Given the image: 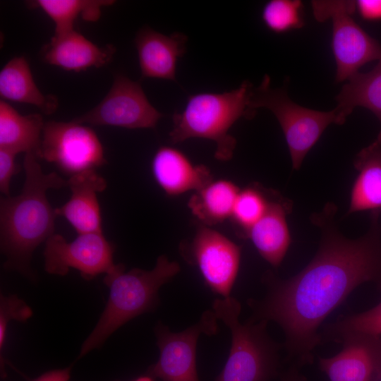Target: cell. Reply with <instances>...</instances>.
I'll return each mask as SVG.
<instances>
[{
    "mask_svg": "<svg viewBox=\"0 0 381 381\" xmlns=\"http://www.w3.org/2000/svg\"><path fill=\"white\" fill-rule=\"evenodd\" d=\"M336 211V206L328 203L311 217L322 235L311 261L286 279L267 272L262 281L265 296L248 300L249 318L276 322L284 334L288 359L299 368L313 363L314 350L320 345L321 324L356 288L368 282L381 287L379 214L373 213L365 235L349 239L335 224Z\"/></svg>",
    "mask_w": 381,
    "mask_h": 381,
    "instance_id": "cell-1",
    "label": "cell"
},
{
    "mask_svg": "<svg viewBox=\"0 0 381 381\" xmlns=\"http://www.w3.org/2000/svg\"><path fill=\"white\" fill-rule=\"evenodd\" d=\"M34 153L25 154V182L16 196L0 198V248L6 258L4 267L32 281L35 250L54 234L56 214L47 198L49 189L67 186L58 174H44Z\"/></svg>",
    "mask_w": 381,
    "mask_h": 381,
    "instance_id": "cell-2",
    "label": "cell"
},
{
    "mask_svg": "<svg viewBox=\"0 0 381 381\" xmlns=\"http://www.w3.org/2000/svg\"><path fill=\"white\" fill-rule=\"evenodd\" d=\"M181 270L179 264L162 255L150 270L133 268L125 272L123 264H116L105 274L109 288L107 302L95 328L82 344L78 358L99 349L119 327L133 318L157 308L159 289Z\"/></svg>",
    "mask_w": 381,
    "mask_h": 381,
    "instance_id": "cell-3",
    "label": "cell"
},
{
    "mask_svg": "<svg viewBox=\"0 0 381 381\" xmlns=\"http://www.w3.org/2000/svg\"><path fill=\"white\" fill-rule=\"evenodd\" d=\"M253 87L246 80L231 91L203 92L188 97L184 109L173 115V128L169 133L171 143L193 138L213 140L216 144L215 158L230 160L236 141L229 134V129L239 119H250L256 113L249 104Z\"/></svg>",
    "mask_w": 381,
    "mask_h": 381,
    "instance_id": "cell-4",
    "label": "cell"
},
{
    "mask_svg": "<svg viewBox=\"0 0 381 381\" xmlns=\"http://www.w3.org/2000/svg\"><path fill=\"white\" fill-rule=\"evenodd\" d=\"M212 310L230 329L231 345L226 364L215 381H271L279 375V351L284 347L272 339L268 322L239 320L241 306L231 296L216 299Z\"/></svg>",
    "mask_w": 381,
    "mask_h": 381,
    "instance_id": "cell-5",
    "label": "cell"
},
{
    "mask_svg": "<svg viewBox=\"0 0 381 381\" xmlns=\"http://www.w3.org/2000/svg\"><path fill=\"white\" fill-rule=\"evenodd\" d=\"M249 104L253 109L264 107L274 114L284 133L295 169H300L307 153L329 125L345 122L336 109L322 111L297 104L284 89L271 87L267 75L258 87H253Z\"/></svg>",
    "mask_w": 381,
    "mask_h": 381,
    "instance_id": "cell-6",
    "label": "cell"
},
{
    "mask_svg": "<svg viewBox=\"0 0 381 381\" xmlns=\"http://www.w3.org/2000/svg\"><path fill=\"white\" fill-rule=\"evenodd\" d=\"M315 18L332 23V47L337 66L336 81L348 80L365 64L381 57L379 42L353 19L355 1H312Z\"/></svg>",
    "mask_w": 381,
    "mask_h": 381,
    "instance_id": "cell-7",
    "label": "cell"
},
{
    "mask_svg": "<svg viewBox=\"0 0 381 381\" xmlns=\"http://www.w3.org/2000/svg\"><path fill=\"white\" fill-rule=\"evenodd\" d=\"M38 157L56 165L71 176L107 163L95 132L73 121L44 123Z\"/></svg>",
    "mask_w": 381,
    "mask_h": 381,
    "instance_id": "cell-8",
    "label": "cell"
},
{
    "mask_svg": "<svg viewBox=\"0 0 381 381\" xmlns=\"http://www.w3.org/2000/svg\"><path fill=\"white\" fill-rule=\"evenodd\" d=\"M183 259L195 266L205 284L223 298L230 296L241 258V248L220 232L201 226L188 242L180 245Z\"/></svg>",
    "mask_w": 381,
    "mask_h": 381,
    "instance_id": "cell-9",
    "label": "cell"
},
{
    "mask_svg": "<svg viewBox=\"0 0 381 381\" xmlns=\"http://www.w3.org/2000/svg\"><path fill=\"white\" fill-rule=\"evenodd\" d=\"M217 318L213 310H207L200 320L179 332H172L161 322L155 327L158 361L149 367L147 374L162 381H200L196 365V347L202 334L212 336L218 333Z\"/></svg>",
    "mask_w": 381,
    "mask_h": 381,
    "instance_id": "cell-10",
    "label": "cell"
},
{
    "mask_svg": "<svg viewBox=\"0 0 381 381\" xmlns=\"http://www.w3.org/2000/svg\"><path fill=\"white\" fill-rule=\"evenodd\" d=\"M114 249L102 233L79 234L71 242L54 234L45 241L44 270L50 274L65 276L73 268L85 280H91L114 268Z\"/></svg>",
    "mask_w": 381,
    "mask_h": 381,
    "instance_id": "cell-11",
    "label": "cell"
},
{
    "mask_svg": "<svg viewBox=\"0 0 381 381\" xmlns=\"http://www.w3.org/2000/svg\"><path fill=\"white\" fill-rule=\"evenodd\" d=\"M162 116L150 103L139 83L118 75L105 97L72 121L129 129L154 128Z\"/></svg>",
    "mask_w": 381,
    "mask_h": 381,
    "instance_id": "cell-12",
    "label": "cell"
},
{
    "mask_svg": "<svg viewBox=\"0 0 381 381\" xmlns=\"http://www.w3.org/2000/svg\"><path fill=\"white\" fill-rule=\"evenodd\" d=\"M339 344L337 354L318 358L319 368L329 381L381 380V334H353Z\"/></svg>",
    "mask_w": 381,
    "mask_h": 381,
    "instance_id": "cell-13",
    "label": "cell"
},
{
    "mask_svg": "<svg viewBox=\"0 0 381 381\" xmlns=\"http://www.w3.org/2000/svg\"><path fill=\"white\" fill-rule=\"evenodd\" d=\"M106 180L95 169L75 174L67 181L71 195L69 200L54 209L56 216L66 218L79 234L102 233L97 193L107 188Z\"/></svg>",
    "mask_w": 381,
    "mask_h": 381,
    "instance_id": "cell-14",
    "label": "cell"
},
{
    "mask_svg": "<svg viewBox=\"0 0 381 381\" xmlns=\"http://www.w3.org/2000/svg\"><path fill=\"white\" fill-rule=\"evenodd\" d=\"M292 210V202L273 190L267 209L250 229V239L260 256L272 267H279L291 243L286 216Z\"/></svg>",
    "mask_w": 381,
    "mask_h": 381,
    "instance_id": "cell-15",
    "label": "cell"
},
{
    "mask_svg": "<svg viewBox=\"0 0 381 381\" xmlns=\"http://www.w3.org/2000/svg\"><path fill=\"white\" fill-rule=\"evenodd\" d=\"M187 37L180 32L165 35L149 28L135 40L143 78L176 80L179 59L186 52Z\"/></svg>",
    "mask_w": 381,
    "mask_h": 381,
    "instance_id": "cell-16",
    "label": "cell"
},
{
    "mask_svg": "<svg viewBox=\"0 0 381 381\" xmlns=\"http://www.w3.org/2000/svg\"><path fill=\"white\" fill-rule=\"evenodd\" d=\"M152 171L157 183L170 196L195 192L213 180L206 166L193 164L181 151L169 146L160 147L156 151Z\"/></svg>",
    "mask_w": 381,
    "mask_h": 381,
    "instance_id": "cell-17",
    "label": "cell"
},
{
    "mask_svg": "<svg viewBox=\"0 0 381 381\" xmlns=\"http://www.w3.org/2000/svg\"><path fill=\"white\" fill-rule=\"evenodd\" d=\"M114 52L111 45L99 47L73 30L54 35L44 48L43 59L51 65L78 72L107 64Z\"/></svg>",
    "mask_w": 381,
    "mask_h": 381,
    "instance_id": "cell-18",
    "label": "cell"
},
{
    "mask_svg": "<svg viewBox=\"0 0 381 381\" xmlns=\"http://www.w3.org/2000/svg\"><path fill=\"white\" fill-rule=\"evenodd\" d=\"M358 176L353 184L347 214L370 210L381 212V144L374 141L356 156Z\"/></svg>",
    "mask_w": 381,
    "mask_h": 381,
    "instance_id": "cell-19",
    "label": "cell"
},
{
    "mask_svg": "<svg viewBox=\"0 0 381 381\" xmlns=\"http://www.w3.org/2000/svg\"><path fill=\"white\" fill-rule=\"evenodd\" d=\"M44 123L39 114L22 115L3 99L0 101V148L34 153L38 157Z\"/></svg>",
    "mask_w": 381,
    "mask_h": 381,
    "instance_id": "cell-20",
    "label": "cell"
},
{
    "mask_svg": "<svg viewBox=\"0 0 381 381\" xmlns=\"http://www.w3.org/2000/svg\"><path fill=\"white\" fill-rule=\"evenodd\" d=\"M0 95L5 99L34 105L46 114L54 113L58 106L54 96L44 95L40 90L23 56L12 59L1 70Z\"/></svg>",
    "mask_w": 381,
    "mask_h": 381,
    "instance_id": "cell-21",
    "label": "cell"
},
{
    "mask_svg": "<svg viewBox=\"0 0 381 381\" xmlns=\"http://www.w3.org/2000/svg\"><path fill=\"white\" fill-rule=\"evenodd\" d=\"M336 100L335 109L345 121L355 107H362L371 111L380 123V130L375 141L381 144V57L369 72H358L349 78Z\"/></svg>",
    "mask_w": 381,
    "mask_h": 381,
    "instance_id": "cell-22",
    "label": "cell"
},
{
    "mask_svg": "<svg viewBox=\"0 0 381 381\" xmlns=\"http://www.w3.org/2000/svg\"><path fill=\"white\" fill-rule=\"evenodd\" d=\"M239 191L238 187L231 181L212 180L195 192L188 206L203 225L219 224L231 218Z\"/></svg>",
    "mask_w": 381,
    "mask_h": 381,
    "instance_id": "cell-23",
    "label": "cell"
},
{
    "mask_svg": "<svg viewBox=\"0 0 381 381\" xmlns=\"http://www.w3.org/2000/svg\"><path fill=\"white\" fill-rule=\"evenodd\" d=\"M114 2L106 0H37L35 4L54 23V35H59L73 30L74 22L79 16L87 21L97 20L101 8Z\"/></svg>",
    "mask_w": 381,
    "mask_h": 381,
    "instance_id": "cell-24",
    "label": "cell"
},
{
    "mask_svg": "<svg viewBox=\"0 0 381 381\" xmlns=\"http://www.w3.org/2000/svg\"><path fill=\"white\" fill-rule=\"evenodd\" d=\"M273 190L258 183L240 189L231 217L240 237L245 238L250 229L265 214Z\"/></svg>",
    "mask_w": 381,
    "mask_h": 381,
    "instance_id": "cell-25",
    "label": "cell"
},
{
    "mask_svg": "<svg viewBox=\"0 0 381 381\" xmlns=\"http://www.w3.org/2000/svg\"><path fill=\"white\" fill-rule=\"evenodd\" d=\"M381 302L373 308L353 315L339 316L320 332V344L339 342L358 334L380 335Z\"/></svg>",
    "mask_w": 381,
    "mask_h": 381,
    "instance_id": "cell-26",
    "label": "cell"
},
{
    "mask_svg": "<svg viewBox=\"0 0 381 381\" xmlns=\"http://www.w3.org/2000/svg\"><path fill=\"white\" fill-rule=\"evenodd\" d=\"M262 18L275 33H284L304 25L303 4L299 0H271L264 6Z\"/></svg>",
    "mask_w": 381,
    "mask_h": 381,
    "instance_id": "cell-27",
    "label": "cell"
},
{
    "mask_svg": "<svg viewBox=\"0 0 381 381\" xmlns=\"http://www.w3.org/2000/svg\"><path fill=\"white\" fill-rule=\"evenodd\" d=\"M32 308L16 295L0 296V351L4 348L7 327L11 320L25 322L32 316Z\"/></svg>",
    "mask_w": 381,
    "mask_h": 381,
    "instance_id": "cell-28",
    "label": "cell"
},
{
    "mask_svg": "<svg viewBox=\"0 0 381 381\" xmlns=\"http://www.w3.org/2000/svg\"><path fill=\"white\" fill-rule=\"evenodd\" d=\"M16 153L0 148V191L4 196H11V180L20 171L16 163Z\"/></svg>",
    "mask_w": 381,
    "mask_h": 381,
    "instance_id": "cell-29",
    "label": "cell"
},
{
    "mask_svg": "<svg viewBox=\"0 0 381 381\" xmlns=\"http://www.w3.org/2000/svg\"><path fill=\"white\" fill-rule=\"evenodd\" d=\"M356 8L366 20H381V0H359L356 1Z\"/></svg>",
    "mask_w": 381,
    "mask_h": 381,
    "instance_id": "cell-30",
    "label": "cell"
},
{
    "mask_svg": "<svg viewBox=\"0 0 381 381\" xmlns=\"http://www.w3.org/2000/svg\"><path fill=\"white\" fill-rule=\"evenodd\" d=\"M71 367L62 369L49 370L34 379H28V381H69L71 377Z\"/></svg>",
    "mask_w": 381,
    "mask_h": 381,
    "instance_id": "cell-31",
    "label": "cell"
},
{
    "mask_svg": "<svg viewBox=\"0 0 381 381\" xmlns=\"http://www.w3.org/2000/svg\"><path fill=\"white\" fill-rule=\"evenodd\" d=\"M299 367L291 363L286 371L282 373L280 381H307L306 377L299 371Z\"/></svg>",
    "mask_w": 381,
    "mask_h": 381,
    "instance_id": "cell-32",
    "label": "cell"
},
{
    "mask_svg": "<svg viewBox=\"0 0 381 381\" xmlns=\"http://www.w3.org/2000/svg\"><path fill=\"white\" fill-rule=\"evenodd\" d=\"M132 381H154V380L152 376L147 374L146 375L138 377Z\"/></svg>",
    "mask_w": 381,
    "mask_h": 381,
    "instance_id": "cell-33",
    "label": "cell"
},
{
    "mask_svg": "<svg viewBox=\"0 0 381 381\" xmlns=\"http://www.w3.org/2000/svg\"><path fill=\"white\" fill-rule=\"evenodd\" d=\"M114 381H119V380H114Z\"/></svg>",
    "mask_w": 381,
    "mask_h": 381,
    "instance_id": "cell-34",
    "label": "cell"
},
{
    "mask_svg": "<svg viewBox=\"0 0 381 381\" xmlns=\"http://www.w3.org/2000/svg\"><path fill=\"white\" fill-rule=\"evenodd\" d=\"M380 334H381V332H380Z\"/></svg>",
    "mask_w": 381,
    "mask_h": 381,
    "instance_id": "cell-35",
    "label": "cell"
},
{
    "mask_svg": "<svg viewBox=\"0 0 381 381\" xmlns=\"http://www.w3.org/2000/svg\"><path fill=\"white\" fill-rule=\"evenodd\" d=\"M381 381V380H380Z\"/></svg>",
    "mask_w": 381,
    "mask_h": 381,
    "instance_id": "cell-36",
    "label": "cell"
}]
</instances>
